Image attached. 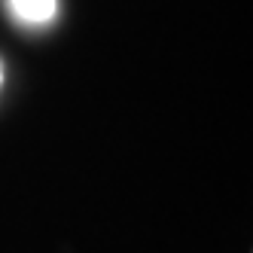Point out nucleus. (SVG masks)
<instances>
[{"label":"nucleus","instance_id":"nucleus-1","mask_svg":"<svg viewBox=\"0 0 253 253\" xmlns=\"http://www.w3.org/2000/svg\"><path fill=\"white\" fill-rule=\"evenodd\" d=\"M9 6L15 12L19 22H28V25H46L52 22L55 15V0H9Z\"/></svg>","mask_w":253,"mask_h":253}]
</instances>
